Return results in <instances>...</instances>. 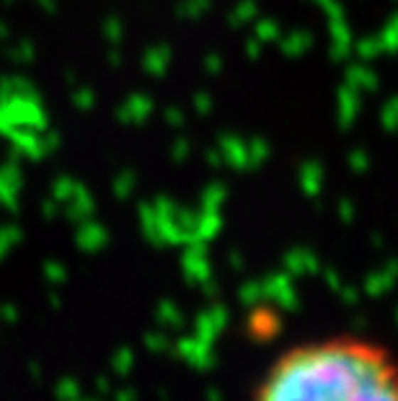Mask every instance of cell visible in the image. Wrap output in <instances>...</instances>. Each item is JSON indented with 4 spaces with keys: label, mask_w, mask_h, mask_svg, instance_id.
Returning a JSON list of instances; mask_svg holds the SVG:
<instances>
[{
    "label": "cell",
    "mask_w": 398,
    "mask_h": 401,
    "mask_svg": "<svg viewBox=\"0 0 398 401\" xmlns=\"http://www.w3.org/2000/svg\"><path fill=\"white\" fill-rule=\"evenodd\" d=\"M251 401H398V352L362 334H328L282 350Z\"/></svg>",
    "instance_id": "obj_1"
}]
</instances>
